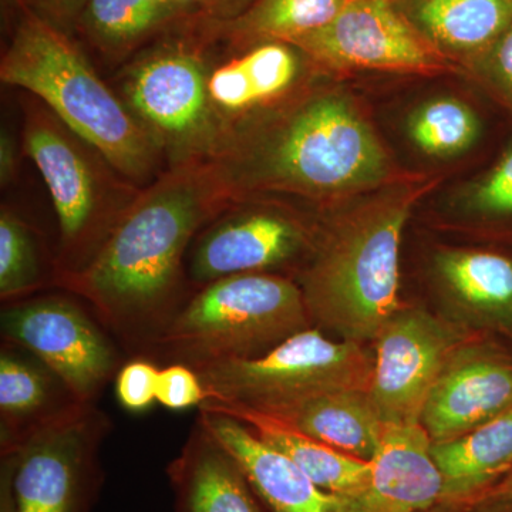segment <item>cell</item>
<instances>
[{"label": "cell", "mask_w": 512, "mask_h": 512, "mask_svg": "<svg viewBox=\"0 0 512 512\" xmlns=\"http://www.w3.org/2000/svg\"><path fill=\"white\" fill-rule=\"evenodd\" d=\"M229 207L207 161L175 165L138 191L90 264L57 285L86 299L127 352L148 357L191 298L192 239Z\"/></svg>", "instance_id": "1"}, {"label": "cell", "mask_w": 512, "mask_h": 512, "mask_svg": "<svg viewBox=\"0 0 512 512\" xmlns=\"http://www.w3.org/2000/svg\"><path fill=\"white\" fill-rule=\"evenodd\" d=\"M205 161L231 204L258 188L309 197L363 190L389 171L372 128L335 94L302 101L272 127L229 128Z\"/></svg>", "instance_id": "2"}, {"label": "cell", "mask_w": 512, "mask_h": 512, "mask_svg": "<svg viewBox=\"0 0 512 512\" xmlns=\"http://www.w3.org/2000/svg\"><path fill=\"white\" fill-rule=\"evenodd\" d=\"M430 185H400L342 215L315 242L303 269L312 323L349 342H375L399 302L400 242Z\"/></svg>", "instance_id": "3"}, {"label": "cell", "mask_w": 512, "mask_h": 512, "mask_svg": "<svg viewBox=\"0 0 512 512\" xmlns=\"http://www.w3.org/2000/svg\"><path fill=\"white\" fill-rule=\"evenodd\" d=\"M0 80L32 93L123 180L147 184L163 151L57 26L28 15L0 63Z\"/></svg>", "instance_id": "4"}, {"label": "cell", "mask_w": 512, "mask_h": 512, "mask_svg": "<svg viewBox=\"0 0 512 512\" xmlns=\"http://www.w3.org/2000/svg\"><path fill=\"white\" fill-rule=\"evenodd\" d=\"M312 328L301 286L285 276H228L202 286L154 343L148 359L195 369L265 355Z\"/></svg>", "instance_id": "5"}, {"label": "cell", "mask_w": 512, "mask_h": 512, "mask_svg": "<svg viewBox=\"0 0 512 512\" xmlns=\"http://www.w3.org/2000/svg\"><path fill=\"white\" fill-rule=\"evenodd\" d=\"M23 137L59 220V251L53 265L57 285L90 264L138 190L114 178L107 161L46 106L26 111Z\"/></svg>", "instance_id": "6"}, {"label": "cell", "mask_w": 512, "mask_h": 512, "mask_svg": "<svg viewBox=\"0 0 512 512\" xmlns=\"http://www.w3.org/2000/svg\"><path fill=\"white\" fill-rule=\"evenodd\" d=\"M375 356L360 343L309 328L265 355L195 367L208 403L274 413L319 394L369 390ZM205 402V403H207Z\"/></svg>", "instance_id": "7"}, {"label": "cell", "mask_w": 512, "mask_h": 512, "mask_svg": "<svg viewBox=\"0 0 512 512\" xmlns=\"http://www.w3.org/2000/svg\"><path fill=\"white\" fill-rule=\"evenodd\" d=\"M111 421L87 404L0 454V512H92Z\"/></svg>", "instance_id": "8"}, {"label": "cell", "mask_w": 512, "mask_h": 512, "mask_svg": "<svg viewBox=\"0 0 512 512\" xmlns=\"http://www.w3.org/2000/svg\"><path fill=\"white\" fill-rule=\"evenodd\" d=\"M208 73L200 53L173 45L141 57L124 77L123 100L171 167L207 160L220 144L224 128L208 96Z\"/></svg>", "instance_id": "9"}, {"label": "cell", "mask_w": 512, "mask_h": 512, "mask_svg": "<svg viewBox=\"0 0 512 512\" xmlns=\"http://www.w3.org/2000/svg\"><path fill=\"white\" fill-rule=\"evenodd\" d=\"M0 333L39 357L84 404H96L121 369L119 349L103 323L67 296L3 303Z\"/></svg>", "instance_id": "10"}, {"label": "cell", "mask_w": 512, "mask_h": 512, "mask_svg": "<svg viewBox=\"0 0 512 512\" xmlns=\"http://www.w3.org/2000/svg\"><path fill=\"white\" fill-rule=\"evenodd\" d=\"M456 323L400 308L375 339L369 394L384 424H420L421 412L448 357L460 348Z\"/></svg>", "instance_id": "11"}, {"label": "cell", "mask_w": 512, "mask_h": 512, "mask_svg": "<svg viewBox=\"0 0 512 512\" xmlns=\"http://www.w3.org/2000/svg\"><path fill=\"white\" fill-rule=\"evenodd\" d=\"M289 45L333 69L430 73L447 67L443 53L410 25L393 0H348L332 22Z\"/></svg>", "instance_id": "12"}, {"label": "cell", "mask_w": 512, "mask_h": 512, "mask_svg": "<svg viewBox=\"0 0 512 512\" xmlns=\"http://www.w3.org/2000/svg\"><path fill=\"white\" fill-rule=\"evenodd\" d=\"M311 245L305 225L284 212L225 211L195 241L187 264L190 284L202 286L247 274H269Z\"/></svg>", "instance_id": "13"}, {"label": "cell", "mask_w": 512, "mask_h": 512, "mask_svg": "<svg viewBox=\"0 0 512 512\" xmlns=\"http://www.w3.org/2000/svg\"><path fill=\"white\" fill-rule=\"evenodd\" d=\"M512 407V365L490 350L456 349L431 387L420 426L431 443L463 436Z\"/></svg>", "instance_id": "14"}, {"label": "cell", "mask_w": 512, "mask_h": 512, "mask_svg": "<svg viewBox=\"0 0 512 512\" xmlns=\"http://www.w3.org/2000/svg\"><path fill=\"white\" fill-rule=\"evenodd\" d=\"M443 498V478L420 424H386L365 490L343 498L345 512H424Z\"/></svg>", "instance_id": "15"}, {"label": "cell", "mask_w": 512, "mask_h": 512, "mask_svg": "<svg viewBox=\"0 0 512 512\" xmlns=\"http://www.w3.org/2000/svg\"><path fill=\"white\" fill-rule=\"evenodd\" d=\"M197 420L237 458L266 511L345 512L343 497L319 488L241 420L211 409H200Z\"/></svg>", "instance_id": "16"}, {"label": "cell", "mask_w": 512, "mask_h": 512, "mask_svg": "<svg viewBox=\"0 0 512 512\" xmlns=\"http://www.w3.org/2000/svg\"><path fill=\"white\" fill-rule=\"evenodd\" d=\"M87 406L29 350L2 340L0 348V454Z\"/></svg>", "instance_id": "17"}, {"label": "cell", "mask_w": 512, "mask_h": 512, "mask_svg": "<svg viewBox=\"0 0 512 512\" xmlns=\"http://www.w3.org/2000/svg\"><path fill=\"white\" fill-rule=\"evenodd\" d=\"M167 476L175 512H268L237 458L198 420Z\"/></svg>", "instance_id": "18"}, {"label": "cell", "mask_w": 512, "mask_h": 512, "mask_svg": "<svg viewBox=\"0 0 512 512\" xmlns=\"http://www.w3.org/2000/svg\"><path fill=\"white\" fill-rule=\"evenodd\" d=\"M443 478L441 503L467 507L512 474V407L456 439L431 443Z\"/></svg>", "instance_id": "19"}, {"label": "cell", "mask_w": 512, "mask_h": 512, "mask_svg": "<svg viewBox=\"0 0 512 512\" xmlns=\"http://www.w3.org/2000/svg\"><path fill=\"white\" fill-rule=\"evenodd\" d=\"M293 49L279 40L261 42L245 55L210 70L208 96L224 133L248 111L291 89L299 74V59Z\"/></svg>", "instance_id": "20"}, {"label": "cell", "mask_w": 512, "mask_h": 512, "mask_svg": "<svg viewBox=\"0 0 512 512\" xmlns=\"http://www.w3.org/2000/svg\"><path fill=\"white\" fill-rule=\"evenodd\" d=\"M306 436L359 460L372 461L382 443L384 426L369 390L319 394L274 413Z\"/></svg>", "instance_id": "21"}, {"label": "cell", "mask_w": 512, "mask_h": 512, "mask_svg": "<svg viewBox=\"0 0 512 512\" xmlns=\"http://www.w3.org/2000/svg\"><path fill=\"white\" fill-rule=\"evenodd\" d=\"M437 276L458 322L512 329V261L480 251L437 256Z\"/></svg>", "instance_id": "22"}, {"label": "cell", "mask_w": 512, "mask_h": 512, "mask_svg": "<svg viewBox=\"0 0 512 512\" xmlns=\"http://www.w3.org/2000/svg\"><path fill=\"white\" fill-rule=\"evenodd\" d=\"M431 46L443 53L485 52L512 23V0H393Z\"/></svg>", "instance_id": "23"}, {"label": "cell", "mask_w": 512, "mask_h": 512, "mask_svg": "<svg viewBox=\"0 0 512 512\" xmlns=\"http://www.w3.org/2000/svg\"><path fill=\"white\" fill-rule=\"evenodd\" d=\"M198 409L227 413L255 431L259 439L291 458L303 473L322 490L350 498L365 490L370 477L369 461L359 460L328 444L306 436L284 421L242 407L202 403Z\"/></svg>", "instance_id": "24"}, {"label": "cell", "mask_w": 512, "mask_h": 512, "mask_svg": "<svg viewBox=\"0 0 512 512\" xmlns=\"http://www.w3.org/2000/svg\"><path fill=\"white\" fill-rule=\"evenodd\" d=\"M346 3L348 0H256L228 23L227 30L241 40L289 43L328 25Z\"/></svg>", "instance_id": "25"}, {"label": "cell", "mask_w": 512, "mask_h": 512, "mask_svg": "<svg viewBox=\"0 0 512 512\" xmlns=\"http://www.w3.org/2000/svg\"><path fill=\"white\" fill-rule=\"evenodd\" d=\"M174 6L158 0H89L82 23L97 45L123 52L173 16Z\"/></svg>", "instance_id": "26"}, {"label": "cell", "mask_w": 512, "mask_h": 512, "mask_svg": "<svg viewBox=\"0 0 512 512\" xmlns=\"http://www.w3.org/2000/svg\"><path fill=\"white\" fill-rule=\"evenodd\" d=\"M45 284L39 245L32 229L9 208L0 211V299L29 298Z\"/></svg>", "instance_id": "27"}, {"label": "cell", "mask_w": 512, "mask_h": 512, "mask_svg": "<svg viewBox=\"0 0 512 512\" xmlns=\"http://www.w3.org/2000/svg\"><path fill=\"white\" fill-rule=\"evenodd\" d=\"M480 124L476 114L456 99H437L420 107L410 121V136L424 153L450 157L476 141Z\"/></svg>", "instance_id": "28"}, {"label": "cell", "mask_w": 512, "mask_h": 512, "mask_svg": "<svg viewBox=\"0 0 512 512\" xmlns=\"http://www.w3.org/2000/svg\"><path fill=\"white\" fill-rule=\"evenodd\" d=\"M160 367L148 357H134L121 366L116 376L119 403L128 412H146L157 402V380Z\"/></svg>", "instance_id": "29"}, {"label": "cell", "mask_w": 512, "mask_h": 512, "mask_svg": "<svg viewBox=\"0 0 512 512\" xmlns=\"http://www.w3.org/2000/svg\"><path fill=\"white\" fill-rule=\"evenodd\" d=\"M208 394L200 376L192 367L171 363L158 373L157 402L170 410L200 407Z\"/></svg>", "instance_id": "30"}, {"label": "cell", "mask_w": 512, "mask_h": 512, "mask_svg": "<svg viewBox=\"0 0 512 512\" xmlns=\"http://www.w3.org/2000/svg\"><path fill=\"white\" fill-rule=\"evenodd\" d=\"M473 204L478 211L485 214H512V150L477 185Z\"/></svg>", "instance_id": "31"}, {"label": "cell", "mask_w": 512, "mask_h": 512, "mask_svg": "<svg viewBox=\"0 0 512 512\" xmlns=\"http://www.w3.org/2000/svg\"><path fill=\"white\" fill-rule=\"evenodd\" d=\"M87 2L89 0H35L36 5L45 12V15L59 25L80 18Z\"/></svg>", "instance_id": "32"}, {"label": "cell", "mask_w": 512, "mask_h": 512, "mask_svg": "<svg viewBox=\"0 0 512 512\" xmlns=\"http://www.w3.org/2000/svg\"><path fill=\"white\" fill-rule=\"evenodd\" d=\"M18 170V151L16 143L9 133L2 131L0 136V181L3 187L12 183Z\"/></svg>", "instance_id": "33"}, {"label": "cell", "mask_w": 512, "mask_h": 512, "mask_svg": "<svg viewBox=\"0 0 512 512\" xmlns=\"http://www.w3.org/2000/svg\"><path fill=\"white\" fill-rule=\"evenodd\" d=\"M490 52L493 53L498 73L512 87V23L510 28L505 30L504 35L491 47Z\"/></svg>", "instance_id": "34"}, {"label": "cell", "mask_w": 512, "mask_h": 512, "mask_svg": "<svg viewBox=\"0 0 512 512\" xmlns=\"http://www.w3.org/2000/svg\"><path fill=\"white\" fill-rule=\"evenodd\" d=\"M454 512H512V500H490L467 505V507H453Z\"/></svg>", "instance_id": "35"}, {"label": "cell", "mask_w": 512, "mask_h": 512, "mask_svg": "<svg viewBox=\"0 0 512 512\" xmlns=\"http://www.w3.org/2000/svg\"><path fill=\"white\" fill-rule=\"evenodd\" d=\"M490 500H512V474L501 481L500 484L495 485L493 490L488 491L478 503Z\"/></svg>", "instance_id": "36"}, {"label": "cell", "mask_w": 512, "mask_h": 512, "mask_svg": "<svg viewBox=\"0 0 512 512\" xmlns=\"http://www.w3.org/2000/svg\"><path fill=\"white\" fill-rule=\"evenodd\" d=\"M424 512H454V508L451 505L440 503L436 507L430 508V510Z\"/></svg>", "instance_id": "37"}, {"label": "cell", "mask_w": 512, "mask_h": 512, "mask_svg": "<svg viewBox=\"0 0 512 512\" xmlns=\"http://www.w3.org/2000/svg\"><path fill=\"white\" fill-rule=\"evenodd\" d=\"M158 2H168V0H158Z\"/></svg>", "instance_id": "38"}, {"label": "cell", "mask_w": 512, "mask_h": 512, "mask_svg": "<svg viewBox=\"0 0 512 512\" xmlns=\"http://www.w3.org/2000/svg\"><path fill=\"white\" fill-rule=\"evenodd\" d=\"M208 2H211V0H208Z\"/></svg>", "instance_id": "39"}]
</instances>
